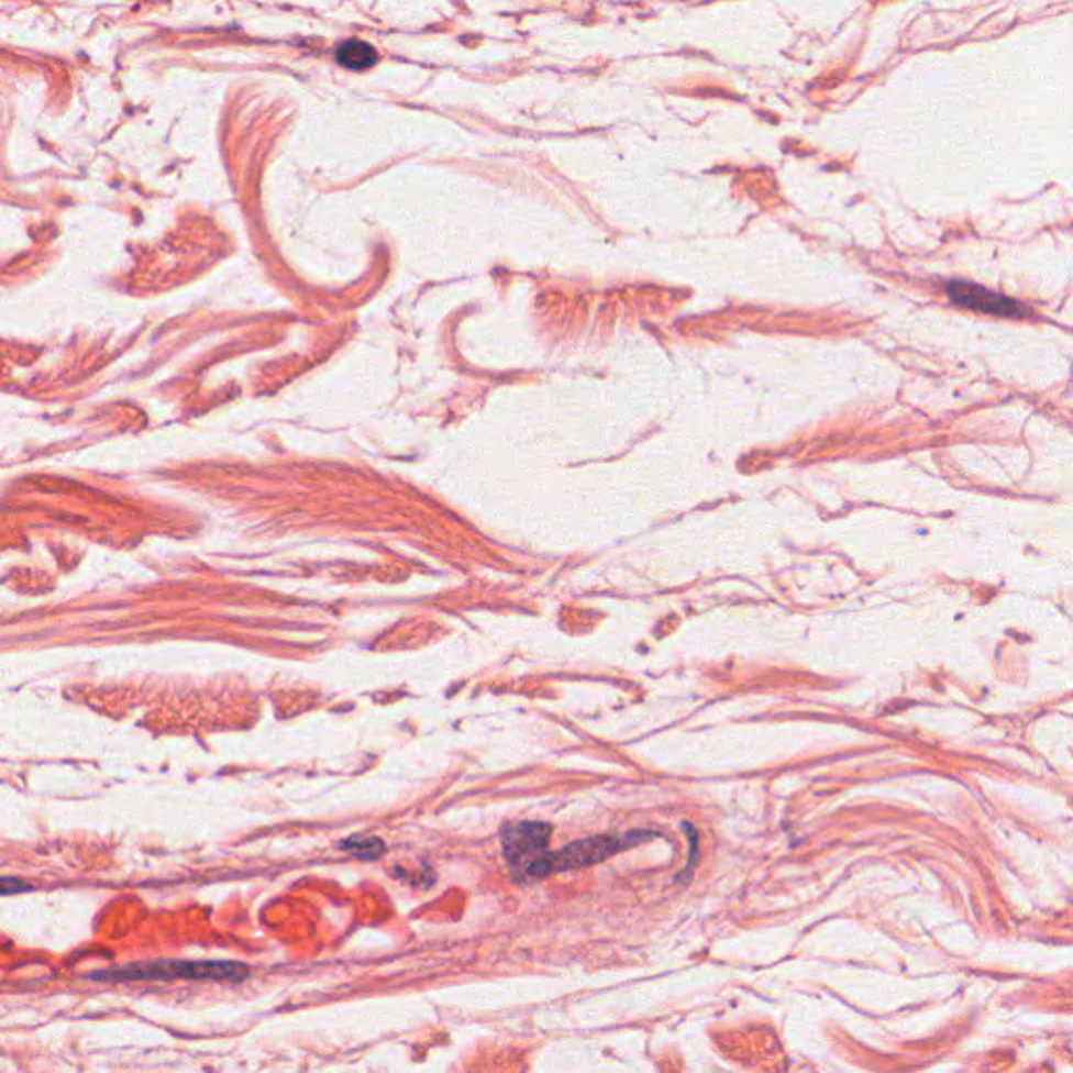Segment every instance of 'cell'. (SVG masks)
Segmentation results:
<instances>
[{
	"instance_id": "6da1fadb",
	"label": "cell",
	"mask_w": 1073,
	"mask_h": 1073,
	"mask_svg": "<svg viewBox=\"0 0 1073 1073\" xmlns=\"http://www.w3.org/2000/svg\"><path fill=\"white\" fill-rule=\"evenodd\" d=\"M250 975L240 962L157 961L136 962L112 971H97L95 982H175V980H212V982H244Z\"/></svg>"
},
{
	"instance_id": "7a4b0ae2",
	"label": "cell",
	"mask_w": 1073,
	"mask_h": 1073,
	"mask_svg": "<svg viewBox=\"0 0 1073 1073\" xmlns=\"http://www.w3.org/2000/svg\"><path fill=\"white\" fill-rule=\"evenodd\" d=\"M646 837H652L650 832H629L626 837H591L583 839L577 843H571L568 848L556 851V853H543L531 864H527L522 871L515 874L516 883H533L539 878H545L554 872L577 871L587 869L594 864H600L608 860L610 855L619 851L633 848L635 843L646 841Z\"/></svg>"
},
{
	"instance_id": "3957f363",
	"label": "cell",
	"mask_w": 1073,
	"mask_h": 1073,
	"mask_svg": "<svg viewBox=\"0 0 1073 1073\" xmlns=\"http://www.w3.org/2000/svg\"><path fill=\"white\" fill-rule=\"evenodd\" d=\"M552 837V827L545 822H512L501 828V848L506 862L515 874L531 864L545 848Z\"/></svg>"
},
{
	"instance_id": "277c9868",
	"label": "cell",
	"mask_w": 1073,
	"mask_h": 1073,
	"mask_svg": "<svg viewBox=\"0 0 1073 1073\" xmlns=\"http://www.w3.org/2000/svg\"><path fill=\"white\" fill-rule=\"evenodd\" d=\"M948 294L956 305L980 313L998 314V317H1024L1028 313L1019 302L966 281H950Z\"/></svg>"
},
{
	"instance_id": "5b68a950",
	"label": "cell",
	"mask_w": 1073,
	"mask_h": 1073,
	"mask_svg": "<svg viewBox=\"0 0 1073 1073\" xmlns=\"http://www.w3.org/2000/svg\"><path fill=\"white\" fill-rule=\"evenodd\" d=\"M335 59L340 66L351 69V71H365L369 67L378 64V53L374 46L367 45L365 41H346L338 46Z\"/></svg>"
},
{
	"instance_id": "8992f818",
	"label": "cell",
	"mask_w": 1073,
	"mask_h": 1073,
	"mask_svg": "<svg viewBox=\"0 0 1073 1073\" xmlns=\"http://www.w3.org/2000/svg\"><path fill=\"white\" fill-rule=\"evenodd\" d=\"M340 850L351 851L363 860H378L384 855L386 845L378 837H351L340 843Z\"/></svg>"
},
{
	"instance_id": "52a82bcc",
	"label": "cell",
	"mask_w": 1073,
	"mask_h": 1073,
	"mask_svg": "<svg viewBox=\"0 0 1073 1073\" xmlns=\"http://www.w3.org/2000/svg\"><path fill=\"white\" fill-rule=\"evenodd\" d=\"M27 889H30V885L23 883L20 878H11V876L0 878V895L22 894V892H27Z\"/></svg>"
}]
</instances>
